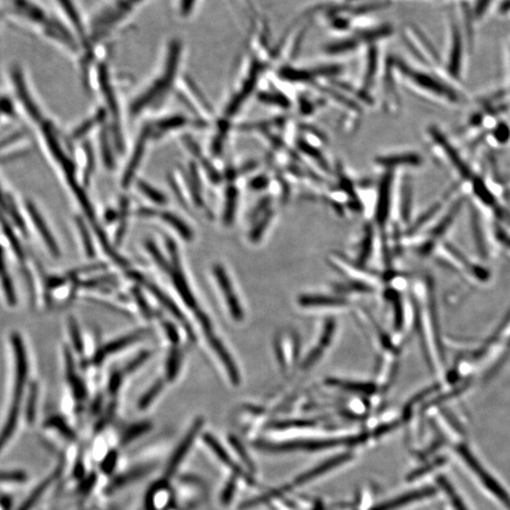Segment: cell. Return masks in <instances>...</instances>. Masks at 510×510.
<instances>
[{"label":"cell","mask_w":510,"mask_h":510,"mask_svg":"<svg viewBox=\"0 0 510 510\" xmlns=\"http://www.w3.org/2000/svg\"><path fill=\"white\" fill-rule=\"evenodd\" d=\"M510 359V308L489 338L458 357L451 374H446L447 400L458 398L488 384Z\"/></svg>","instance_id":"obj_1"},{"label":"cell","mask_w":510,"mask_h":510,"mask_svg":"<svg viewBox=\"0 0 510 510\" xmlns=\"http://www.w3.org/2000/svg\"><path fill=\"white\" fill-rule=\"evenodd\" d=\"M424 291L421 292V301L416 304L418 325L424 354L431 371L442 380L446 376V360H445L444 338L439 329L437 318L436 298L431 280L424 282Z\"/></svg>","instance_id":"obj_2"},{"label":"cell","mask_w":510,"mask_h":510,"mask_svg":"<svg viewBox=\"0 0 510 510\" xmlns=\"http://www.w3.org/2000/svg\"><path fill=\"white\" fill-rule=\"evenodd\" d=\"M151 0H108L87 18L88 39L92 48L125 28Z\"/></svg>","instance_id":"obj_3"},{"label":"cell","mask_w":510,"mask_h":510,"mask_svg":"<svg viewBox=\"0 0 510 510\" xmlns=\"http://www.w3.org/2000/svg\"><path fill=\"white\" fill-rule=\"evenodd\" d=\"M165 49L167 53H165L164 73L158 78L157 81L154 82L146 92L134 100L131 108V113L134 115L142 112L145 108L152 105L154 100L163 97L174 82L182 60L183 41L177 37L172 38L168 41Z\"/></svg>","instance_id":"obj_4"},{"label":"cell","mask_w":510,"mask_h":510,"mask_svg":"<svg viewBox=\"0 0 510 510\" xmlns=\"http://www.w3.org/2000/svg\"><path fill=\"white\" fill-rule=\"evenodd\" d=\"M437 262L451 269L457 275L464 279L468 284L480 286L486 284L489 280L488 271L482 266L471 262L470 259L462 255L457 248L444 243L441 247L437 248L436 252Z\"/></svg>","instance_id":"obj_5"},{"label":"cell","mask_w":510,"mask_h":510,"mask_svg":"<svg viewBox=\"0 0 510 510\" xmlns=\"http://www.w3.org/2000/svg\"><path fill=\"white\" fill-rule=\"evenodd\" d=\"M61 18L67 27L72 30L81 42L86 54L91 53V46L88 39L87 17L84 12L78 0H53Z\"/></svg>","instance_id":"obj_6"},{"label":"cell","mask_w":510,"mask_h":510,"mask_svg":"<svg viewBox=\"0 0 510 510\" xmlns=\"http://www.w3.org/2000/svg\"><path fill=\"white\" fill-rule=\"evenodd\" d=\"M17 392L15 393V401L12 403L9 414H8L6 424L0 431V453L9 444L10 441L14 437L17 426L18 414L20 410V399H21L23 382H24L26 367L25 360L23 358V349L19 343H17Z\"/></svg>","instance_id":"obj_7"},{"label":"cell","mask_w":510,"mask_h":510,"mask_svg":"<svg viewBox=\"0 0 510 510\" xmlns=\"http://www.w3.org/2000/svg\"><path fill=\"white\" fill-rule=\"evenodd\" d=\"M167 248L170 251L172 260L170 274H172L173 284H174L175 289H177L179 294H180L186 305L191 309H197L195 297H194L190 287L186 282L185 274H183L182 268H181L180 260H179L177 247H176V244L172 240H167Z\"/></svg>","instance_id":"obj_8"},{"label":"cell","mask_w":510,"mask_h":510,"mask_svg":"<svg viewBox=\"0 0 510 510\" xmlns=\"http://www.w3.org/2000/svg\"><path fill=\"white\" fill-rule=\"evenodd\" d=\"M213 273L215 277H216L217 283H219V289H221L222 293L224 294L225 301L228 307H229L230 312H231L232 317L235 320H243L244 317V313H243L242 304L238 301L237 296L235 293L234 287L231 281H230L229 277L224 266L221 265L214 266Z\"/></svg>","instance_id":"obj_9"},{"label":"cell","mask_w":510,"mask_h":510,"mask_svg":"<svg viewBox=\"0 0 510 510\" xmlns=\"http://www.w3.org/2000/svg\"><path fill=\"white\" fill-rule=\"evenodd\" d=\"M129 275H131V278L137 280L140 284H143L144 286L151 291V293L157 298L158 301L164 304V307L172 313V315L177 318L179 322L182 323L183 327L185 328L186 332L188 334L189 338L192 339V340H195V335H194L193 330L191 329V326L189 325L188 320H186V318L183 316L182 311L179 309L177 305H176L174 302H173L172 300H170V298L164 293V292L158 289L155 284L149 283V282H147L141 274L136 273V271H133V273H129Z\"/></svg>","instance_id":"obj_10"},{"label":"cell","mask_w":510,"mask_h":510,"mask_svg":"<svg viewBox=\"0 0 510 510\" xmlns=\"http://www.w3.org/2000/svg\"><path fill=\"white\" fill-rule=\"evenodd\" d=\"M152 136V127L147 126L142 131L141 136L137 140L136 147H134L133 154L129 159V164L127 165L126 172L123 175L122 185L124 188H128L129 183L134 180L137 170H138L142 159H143L145 152H146V146L149 137Z\"/></svg>","instance_id":"obj_11"},{"label":"cell","mask_w":510,"mask_h":510,"mask_svg":"<svg viewBox=\"0 0 510 510\" xmlns=\"http://www.w3.org/2000/svg\"><path fill=\"white\" fill-rule=\"evenodd\" d=\"M203 426V419H198L195 423H194L191 429L189 430L188 435H186L185 439H183V441L181 442L180 445H179L177 450H176V452L172 455L170 464H168L167 470L168 475H174L176 470H177V468L180 466L181 462H183V458H185V455L188 454L189 451H190V448L192 446L194 441L196 439L197 435H198L199 430L201 429Z\"/></svg>","instance_id":"obj_12"},{"label":"cell","mask_w":510,"mask_h":510,"mask_svg":"<svg viewBox=\"0 0 510 510\" xmlns=\"http://www.w3.org/2000/svg\"><path fill=\"white\" fill-rule=\"evenodd\" d=\"M207 339H208L210 346L214 349L215 353L221 359L222 363L224 364L225 370H226L228 375H229L230 380L235 385L240 384V374L238 371L237 365H235L234 360L231 354H229L228 349L225 348L224 344L219 340L217 336H215L213 332H209L206 334Z\"/></svg>","instance_id":"obj_13"},{"label":"cell","mask_w":510,"mask_h":510,"mask_svg":"<svg viewBox=\"0 0 510 510\" xmlns=\"http://www.w3.org/2000/svg\"><path fill=\"white\" fill-rule=\"evenodd\" d=\"M146 336V331H139V332L131 334V335L123 336V338L116 339V340L112 341L111 343H108L107 345L103 347L100 351L95 354L94 357V363L95 365H100L104 361L105 357L109 354L116 353V352L120 351L126 347L131 345L139 340L140 338H143Z\"/></svg>","instance_id":"obj_14"},{"label":"cell","mask_w":510,"mask_h":510,"mask_svg":"<svg viewBox=\"0 0 510 510\" xmlns=\"http://www.w3.org/2000/svg\"><path fill=\"white\" fill-rule=\"evenodd\" d=\"M28 212H30V217H32L33 224H35L38 232L40 233L41 235H42L44 242H45L46 246H48L49 250H51V252L53 253V255L59 256L60 252L58 246H57L53 235H51V232L48 231V228L46 226L43 217H41L40 213H39L36 207L33 206V204L28 203Z\"/></svg>","instance_id":"obj_15"},{"label":"cell","mask_w":510,"mask_h":510,"mask_svg":"<svg viewBox=\"0 0 510 510\" xmlns=\"http://www.w3.org/2000/svg\"><path fill=\"white\" fill-rule=\"evenodd\" d=\"M159 216L161 217L163 221L167 222V224L170 225L173 229L176 230V232L179 233V235H180L185 242H191V240H193L194 235L192 230H191L190 227H189L188 225L183 221V219H181L180 217L176 216L175 214L170 213V212H162V213L159 214Z\"/></svg>","instance_id":"obj_16"},{"label":"cell","mask_w":510,"mask_h":510,"mask_svg":"<svg viewBox=\"0 0 510 510\" xmlns=\"http://www.w3.org/2000/svg\"><path fill=\"white\" fill-rule=\"evenodd\" d=\"M54 479H55L54 475L49 476L48 478H46L43 483H41L40 485H39L37 488H36L35 491L30 494L28 499H26L25 501L23 502L21 507H20L18 510H33V507L38 504L39 500L42 498L44 494L46 493L49 486H51V484L53 483Z\"/></svg>","instance_id":"obj_17"},{"label":"cell","mask_w":510,"mask_h":510,"mask_svg":"<svg viewBox=\"0 0 510 510\" xmlns=\"http://www.w3.org/2000/svg\"><path fill=\"white\" fill-rule=\"evenodd\" d=\"M454 43H453L450 70L451 73L457 76L459 73L460 63H462V42L460 33L457 26H454Z\"/></svg>","instance_id":"obj_18"},{"label":"cell","mask_w":510,"mask_h":510,"mask_svg":"<svg viewBox=\"0 0 510 510\" xmlns=\"http://www.w3.org/2000/svg\"><path fill=\"white\" fill-rule=\"evenodd\" d=\"M67 367H67L69 369V379L70 384L73 388L75 397L80 401L84 400L87 394L86 388H85V385L82 380L75 374L73 361H72L71 356H70L69 353H67Z\"/></svg>","instance_id":"obj_19"},{"label":"cell","mask_w":510,"mask_h":510,"mask_svg":"<svg viewBox=\"0 0 510 510\" xmlns=\"http://www.w3.org/2000/svg\"><path fill=\"white\" fill-rule=\"evenodd\" d=\"M302 305L304 307H338V305H344L346 302L344 300L338 299V298L325 297V296H304L300 300Z\"/></svg>","instance_id":"obj_20"},{"label":"cell","mask_w":510,"mask_h":510,"mask_svg":"<svg viewBox=\"0 0 510 510\" xmlns=\"http://www.w3.org/2000/svg\"><path fill=\"white\" fill-rule=\"evenodd\" d=\"M188 123V119L185 116H173V118L162 119L154 124L158 134L167 133L172 129L182 128Z\"/></svg>","instance_id":"obj_21"},{"label":"cell","mask_w":510,"mask_h":510,"mask_svg":"<svg viewBox=\"0 0 510 510\" xmlns=\"http://www.w3.org/2000/svg\"><path fill=\"white\" fill-rule=\"evenodd\" d=\"M15 85H17L19 94L21 95L22 102L27 107L28 113L30 116H35V118H39V112L35 105H33L32 100H30V95L28 94V91L26 92L25 82L23 81L21 74L17 71V74L15 76Z\"/></svg>","instance_id":"obj_22"},{"label":"cell","mask_w":510,"mask_h":510,"mask_svg":"<svg viewBox=\"0 0 510 510\" xmlns=\"http://www.w3.org/2000/svg\"><path fill=\"white\" fill-rule=\"evenodd\" d=\"M137 188H138L139 190L141 191L145 197L151 199L154 203L159 204V206H164V204L167 203V198H165L164 194L154 188V186L149 185V183L143 182V181H140Z\"/></svg>","instance_id":"obj_23"},{"label":"cell","mask_w":510,"mask_h":510,"mask_svg":"<svg viewBox=\"0 0 510 510\" xmlns=\"http://www.w3.org/2000/svg\"><path fill=\"white\" fill-rule=\"evenodd\" d=\"M429 491H418V493H414L408 494L405 497H401L395 501L392 502L388 504H384V506L377 507L375 510H390L394 509L397 507L405 506L406 504L410 503L411 501H416V500L423 498L424 496H428V494H431Z\"/></svg>","instance_id":"obj_24"},{"label":"cell","mask_w":510,"mask_h":510,"mask_svg":"<svg viewBox=\"0 0 510 510\" xmlns=\"http://www.w3.org/2000/svg\"><path fill=\"white\" fill-rule=\"evenodd\" d=\"M163 388H164V382H163L162 380H159V381L154 383V384L149 388V390H147L143 396H142L141 399H140L138 402V408L143 410V409L149 408V406H151V403L154 402V399L156 398L157 396L159 395V393L162 392Z\"/></svg>","instance_id":"obj_25"},{"label":"cell","mask_w":510,"mask_h":510,"mask_svg":"<svg viewBox=\"0 0 510 510\" xmlns=\"http://www.w3.org/2000/svg\"><path fill=\"white\" fill-rule=\"evenodd\" d=\"M27 481L28 475L24 472H0V485H22Z\"/></svg>","instance_id":"obj_26"},{"label":"cell","mask_w":510,"mask_h":510,"mask_svg":"<svg viewBox=\"0 0 510 510\" xmlns=\"http://www.w3.org/2000/svg\"><path fill=\"white\" fill-rule=\"evenodd\" d=\"M201 0H175L179 17L188 18L195 12Z\"/></svg>","instance_id":"obj_27"},{"label":"cell","mask_w":510,"mask_h":510,"mask_svg":"<svg viewBox=\"0 0 510 510\" xmlns=\"http://www.w3.org/2000/svg\"><path fill=\"white\" fill-rule=\"evenodd\" d=\"M181 366V356L178 351L173 349L168 356L167 362V377L168 381H172L177 376Z\"/></svg>","instance_id":"obj_28"},{"label":"cell","mask_w":510,"mask_h":510,"mask_svg":"<svg viewBox=\"0 0 510 510\" xmlns=\"http://www.w3.org/2000/svg\"><path fill=\"white\" fill-rule=\"evenodd\" d=\"M151 428L152 424L147 423V421L136 424V426L131 427V428L126 432L125 435H124L122 444H129V442L133 441V439L141 436L142 434L146 433V432L149 431Z\"/></svg>","instance_id":"obj_29"},{"label":"cell","mask_w":510,"mask_h":510,"mask_svg":"<svg viewBox=\"0 0 510 510\" xmlns=\"http://www.w3.org/2000/svg\"><path fill=\"white\" fill-rule=\"evenodd\" d=\"M146 248L147 250L149 251V253H151L152 258L154 259L155 262L157 263V265L159 266L163 271H165V273H170L172 265L165 260L164 256H163L162 253H160V251L158 250L156 245H154V243H152V242H149L146 243Z\"/></svg>","instance_id":"obj_30"},{"label":"cell","mask_w":510,"mask_h":510,"mask_svg":"<svg viewBox=\"0 0 510 510\" xmlns=\"http://www.w3.org/2000/svg\"><path fill=\"white\" fill-rule=\"evenodd\" d=\"M147 472V468H138V470L134 471V473H127L125 475L120 476L118 479L116 478V481L113 483V489L121 488V486L126 485V484L134 482V481L146 475Z\"/></svg>","instance_id":"obj_31"},{"label":"cell","mask_w":510,"mask_h":510,"mask_svg":"<svg viewBox=\"0 0 510 510\" xmlns=\"http://www.w3.org/2000/svg\"><path fill=\"white\" fill-rule=\"evenodd\" d=\"M77 225L78 228H79L80 234H81L82 237V243H84L86 255L89 256V257H94L95 250L94 247H93L91 237H90L89 233L87 231L86 226H85L84 222H82L81 219L77 221Z\"/></svg>","instance_id":"obj_32"},{"label":"cell","mask_w":510,"mask_h":510,"mask_svg":"<svg viewBox=\"0 0 510 510\" xmlns=\"http://www.w3.org/2000/svg\"><path fill=\"white\" fill-rule=\"evenodd\" d=\"M235 201H237V192L234 189H230L228 192L226 210L224 214V221L226 224H230V222H232L234 219Z\"/></svg>","instance_id":"obj_33"},{"label":"cell","mask_w":510,"mask_h":510,"mask_svg":"<svg viewBox=\"0 0 510 510\" xmlns=\"http://www.w3.org/2000/svg\"><path fill=\"white\" fill-rule=\"evenodd\" d=\"M70 333H71V338L73 340L75 349H77L78 353H82L84 352V343L80 333L79 327L76 322L72 318L69 322Z\"/></svg>","instance_id":"obj_34"},{"label":"cell","mask_w":510,"mask_h":510,"mask_svg":"<svg viewBox=\"0 0 510 510\" xmlns=\"http://www.w3.org/2000/svg\"><path fill=\"white\" fill-rule=\"evenodd\" d=\"M152 353L151 351L142 352L141 354H138V356H137L136 358L133 360V361L129 362L128 366H127L126 367V372H131L136 371L137 367H139L140 366H141V365H143L145 362H146L147 360L152 356Z\"/></svg>","instance_id":"obj_35"},{"label":"cell","mask_w":510,"mask_h":510,"mask_svg":"<svg viewBox=\"0 0 510 510\" xmlns=\"http://www.w3.org/2000/svg\"><path fill=\"white\" fill-rule=\"evenodd\" d=\"M495 235L497 242L503 245L504 250L507 251V253L510 256V232L507 231L504 228L498 227L497 228Z\"/></svg>","instance_id":"obj_36"},{"label":"cell","mask_w":510,"mask_h":510,"mask_svg":"<svg viewBox=\"0 0 510 510\" xmlns=\"http://www.w3.org/2000/svg\"><path fill=\"white\" fill-rule=\"evenodd\" d=\"M102 113L100 115H98L97 116H95V118L90 119V120L86 121V122H84L82 124L80 128H78L76 129V131H75L74 137L75 138H79V137L84 136V134H86L88 131H90L98 122V120H102Z\"/></svg>","instance_id":"obj_37"},{"label":"cell","mask_w":510,"mask_h":510,"mask_svg":"<svg viewBox=\"0 0 510 510\" xmlns=\"http://www.w3.org/2000/svg\"><path fill=\"white\" fill-rule=\"evenodd\" d=\"M134 298H136L137 304H138L139 308L140 309H141V311L143 312V314L146 316L147 318H151L152 317L151 309H149V304H147L146 300H145L144 297L142 296V294L140 293L139 290L134 289Z\"/></svg>","instance_id":"obj_38"},{"label":"cell","mask_w":510,"mask_h":510,"mask_svg":"<svg viewBox=\"0 0 510 510\" xmlns=\"http://www.w3.org/2000/svg\"><path fill=\"white\" fill-rule=\"evenodd\" d=\"M121 383H122V374L121 372H115V374H113L110 380H109V392L112 393V394L118 392Z\"/></svg>","instance_id":"obj_39"},{"label":"cell","mask_w":510,"mask_h":510,"mask_svg":"<svg viewBox=\"0 0 510 510\" xmlns=\"http://www.w3.org/2000/svg\"><path fill=\"white\" fill-rule=\"evenodd\" d=\"M164 327L170 340L172 341V343L177 344L180 338H179V334L174 326H173L172 323L165 322Z\"/></svg>","instance_id":"obj_40"},{"label":"cell","mask_w":510,"mask_h":510,"mask_svg":"<svg viewBox=\"0 0 510 510\" xmlns=\"http://www.w3.org/2000/svg\"><path fill=\"white\" fill-rule=\"evenodd\" d=\"M491 1V0H478L475 10L476 17H481L485 12L486 7L489 6Z\"/></svg>","instance_id":"obj_41"},{"label":"cell","mask_w":510,"mask_h":510,"mask_svg":"<svg viewBox=\"0 0 510 510\" xmlns=\"http://www.w3.org/2000/svg\"><path fill=\"white\" fill-rule=\"evenodd\" d=\"M509 10H510V0H507V1L504 2V3L501 5V7H500V12H509Z\"/></svg>","instance_id":"obj_42"}]
</instances>
